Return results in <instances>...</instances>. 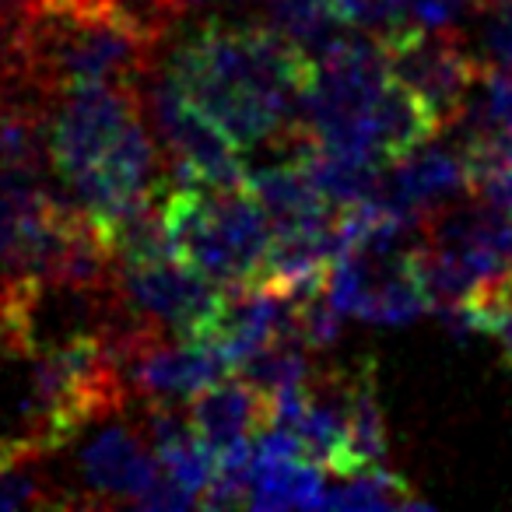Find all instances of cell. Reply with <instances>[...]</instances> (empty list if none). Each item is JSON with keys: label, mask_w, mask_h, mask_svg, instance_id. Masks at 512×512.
Returning <instances> with one entry per match:
<instances>
[{"label": "cell", "mask_w": 512, "mask_h": 512, "mask_svg": "<svg viewBox=\"0 0 512 512\" xmlns=\"http://www.w3.org/2000/svg\"><path fill=\"white\" fill-rule=\"evenodd\" d=\"M165 71L239 151L271 148L295 158L309 141L299 99L313 57L271 25H204L172 50Z\"/></svg>", "instance_id": "6da1fadb"}, {"label": "cell", "mask_w": 512, "mask_h": 512, "mask_svg": "<svg viewBox=\"0 0 512 512\" xmlns=\"http://www.w3.org/2000/svg\"><path fill=\"white\" fill-rule=\"evenodd\" d=\"M155 43L113 18L99 0H43L11 29V71L57 99L78 85H141Z\"/></svg>", "instance_id": "7a4b0ae2"}, {"label": "cell", "mask_w": 512, "mask_h": 512, "mask_svg": "<svg viewBox=\"0 0 512 512\" xmlns=\"http://www.w3.org/2000/svg\"><path fill=\"white\" fill-rule=\"evenodd\" d=\"M162 221L179 260L221 288L256 285L274 242L271 218L242 186H172Z\"/></svg>", "instance_id": "3957f363"}, {"label": "cell", "mask_w": 512, "mask_h": 512, "mask_svg": "<svg viewBox=\"0 0 512 512\" xmlns=\"http://www.w3.org/2000/svg\"><path fill=\"white\" fill-rule=\"evenodd\" d=\"M141 102L148 106L162 151L169 155L165 158V176L172 179V186L225 190V186L246 183V165H242L232 137L179 92L169 71L151 78V88L141 92Z\"/></svg>", "instance_id": "277c9868"}, {"label": "cell", "mask_w": 512, "mask_h": 512, "mask_svg": "<svg viewBox=\"0 0 512 512\" xmlns=\"http://www.w3.org/2000/svg\"><path fill=\"white\" fill-rule=\"evenodd\" d=\"M137 85H78L53 99L46 116V148L50 165L64 183L85 176L123 134L134 116H141Z\"/></svg>", "instance_id": "5b68a950"}, {"label": "cell", "mask_w": 512, "mask_h": 512, "mask_svg": "<svg viewBox=\"0 0 512 512\" xmlns=\"http://www.w3.org/2000/svg\"><path fill=\"white\" fill-rule=\"evenodd\" d=\"M390 78L411 88L442 127L460 120L484 64L463 50L456 32L404 29L383 39Z\"/></svg>", "instance_id": "8992f818"}, {"label": "cell", "mask_w": 512, "mask_h": 512, "mask_svg": "<svg viewBox=\"0 0 512 512\" xmlns=\"http://www.w3.org/2000/svg\"><path fill=\"white\" fill-rule=\"evenodd\" d=\"M113 288L127 306L158 323L165 334L190 341L204 334L221 302V285H214L179 256L116 267Z\"/></svg>", "instance_id": "52a82bcc"}, {"label": "cell", "mask_w": 512, "mask_h": 512, "mask_svg": "<svg viewBox=\"0 0 512 512\" xmlns=\"http://www.w3.org/2000/svg\"><path fill=\"white\" fill-rule=\"evenodd\" d=\"M102 421L74 453V477L81 488L74 491V509L137 505L162 474L141 421Z\"/></svg>", "instance_id": "ba28073f"}, {"label": "cell", "mask_w": 512, "mask_h": 512, "mask_svg": "<svg viewBox=\"0 0 512 512\" xmlns=\"http://www.w3.org/2000/svg\"><path fill=\"white\" fill-rule=\"evenodd\" d=\"M232 369L228 355L214 344L162 334L130 355L120 372L137 400H193Z\"/></svg>", "instance_id": "9c48e42d"}, {"label": "cell", "mask_w": 512, "mask_h": 512, "mask_svg": "<svg viewBox=\"0 0 512 512\" xmlns=\"http://www.w3.org/2000/svg\"><path fill=\"white\" fill-rule=\"evenodd\" d=\"M460 193H467V162L463 151L435 148L432 141L400 155L390 162V172L379 186V204L404 218L425 221L432 211L453 204Z\"/></svg>", "instance_id": "30bf717a"}, {"label": "cell", "mask_w": 512, "mask_h": 512, "mask_svg": "<svg viewBox=\"0 0 512 512\" xmlns=\"http://www.w3.org/2000/svg\"><path fill=\"white\" fill-rule=\"evenodd\" d=\"M274 421L271 397L256 390L249 379H218L214 386L200 390L190 404V425L214 453L249 442Z\"/></svg>", "instance_id": "8fae6325"}, {"label": "cell", "mask_w": 512, "mask_h": 512, "mask_svg": "<svg viewBox=\"0 0 512 512\" xmlns=\"http://www.w3.org/2000/svg\"><path fill=\"white\" fill-rule=\"evenodd\" d=\"M246 190L271 218L274 235L320 228L337 214V207H330L320 197V190L313 186L299 158H278L264 169L246 172Z\"/></svg>", "instance_id": "7c38bea8"}, {"label": "cell", "mask_w": 512, "mask_h": 512, "mask_svg": "<svg viewBox=\"0 0 512 512\" xmlns=\"http://www.w3.org/2000/svg\"><path fill=\"white\" fill-rule=\"evenodd\" d=\"M442 123L435 113L400 81H386L369 106V151L379 165L397 162L400 155L428 144Z\"/></svg>", "instance_id": "4fadbf2b"}, {"label": "cell", "mask_w": 512, "mask_h": 512, "mask_svg": "<svg viewBox=\"0 0 512 512\" xmlns=\"http://www.w3.org/2000/svg\"><path fill=\"white\" fill-rule=\"evenodd\" d=\"M348 442L355 470L386 467V421L376 397L372 362H362V369L348 372Z\"/></svg>", "instance_id": "5bb4252c"}, {"label": "cell", "mask_w": 512, "mask_h": 512, "mask_svg": "<svg viewBox=\"0 0 512 512\" xmlns=\"http://www.w3.org/2000/svg\"><path fill=\"white\" fill-rule=\"evenodd\" d=\"M467 193L484 207L512 214V134H474L463 141Z\"/></svg>", "instance_id": "9a60e30c"}, {"label": "cell", "mask_w": 512, "mask_h": 512, "mask_svg": "<svg viewBox=\"0 0 512 512\" xmlns=\"http://www.w3.org/2000/svg\"><path fill=\"white\" fill-rule=\"evenodd\" d=\"M235 369H239V376L249 379L256 390H264L267 397L285 393V390H302V386H309V379H313L306 344L292 334L264 344V348L253 351L249 358H242Z\"/></svg>", "instance_id": "2e32d148"}, {"label": "cell", "mask_w": 512, "mask_h": 512, "mask_svg": "<svg viewBox=\"0 0 512 512\" xmlns=\"http://www.w3.org/2000/svg\"><path fill=\"white\" fill-rule=\"evenodd\" d=\"M267 8V25L292 39L309 57H320L337 39V15L330 11V0H260Z\"/></svg>", "instance_id": "e0dca14e"}, {"label": "cell", "mask_w": 512, "mask_h": 512, "mask_svg": "<svg viewBox=\"0 0 512 512\" xmlns=\"http://www.w3.org/2000/svg\"><path fill=\"white\" fill-rule=\"evenodd\" d=\"M323 505L330 509H407V505H425V498L411 495V488L386 467H369L344 474V484L327 491Z\"/></svg>", "instance_id": "ac0fdd59"}, {"label": "cell", "mask_w": 512, "mask_h": 512, "mask_svg": "<svg viewBox=\"0 0 512 512\" xmlns=\"http://www.w3.org/2000/svg\"><path fill=\"white\" fill-rule=\"evenodd\" d=\"M467 137L474 134H512V74L484 67L460 113Z\"/></svg>", "instance_id": "d6986e66"}, {"label": "cell", "mask_w": 512, "mask_h": 512, "mask_svg": "<svg viewBox=\"0 0 512 512\" xmlns=\"http://www.w3.org/2000/svg\"><path fill=\"white\" fill-rule=\"evenodd\" d=\"M102 8L109 11L113 18H120L123 25L144 36L148 43H162L176 22L183 18V8H179V0H99Z\"/></svg>", "instance_id": "ffe728a7"}, {"label": "cell", "mask_w": 512, "mask_h": 512, "mask_svg": "<svg viewBox=\"0 0 512 512\" xmlns=\"http://www.w3.org/2000/svg\"><path fill=\"white\" fill-rule=\"evenodd\" d=\"M330 11L341 25L376 39L397 36L407 29L404 15H400V0H330Z\"/></svg>", "instance_id": "44dd1931"}, {"label": "cell", "mask_w": 512, "mask_h": 512, "mask_svg": "<svg viewBox=\"0 0 512 512\" xmlns=\"http://www.w3.org/2000/svg\"><path fill=\"white\" fill-rule=\"evenodd\" d=\"M481 64L512 74V0H481Z\"/></svg>", "instance_id": "7402d4cb"}, {"label": "cell", "mask_w": 512, "mask_h": 512, "mask_svg": "<svg viewBox=\"0 0 512 512\" xmlns=\"http://www.w3.org/2000/svg\"><path fill=\"white\" fill-rule=\"evenodd\" d=\"M32 463L0 467V509H29V505H60L57 484L32 470Z\"/></svg>", "instance_id": "603a6c76"}, {"label": "cell", "mask_w": 512, "mask_h": 512, "mask_svg": "<svg viewBox=\"0 0 512 512\" xmlns=\"http://www.w3.org/2000/svg\"><path fill=\"white\" fill-rule=\"evenodd\" d=\"M481 0H400V15L407 29L456 32L467 18L477 15Z\"/></svg>", "instance_id": "cb8c5ba5"}, {"label": "cell", "mask_w": 512, "mask_h": 512, "mask_svg": "<svg viewBox=\"0 0 512 512\" xmlns=\"http://www.w3.org/2000/svg\"><path fill=\"white\" fill-rule=\"evenodd\" d=\"M470 309H474L477 334H488L505 362L512 365V288L484 295V299L470 302Z\"/></svg>", "instance_id": "d4e9b609"}, {"label": "cell", "mask_w": 512, "mask_h": 512, "mask_svg": "<svg viewBox=\"0 0 512 512\" xmlns=\"http://www.w3.org/2000/svg\"><path fill=\"white\" fill-rule=\"evenodd\" d=\"M11 29H15V18L0 15V74L11 71Z\"/></svg>", "instance_id": "484cf974"}, {"label": "cell", "mask_w": 512, "mask_h": 512, "mask_svg": "<svg viewBox=\"0 0 512 512\" xmlns=\"http://www.w3.org/2000/svg\"><path fill=\"white\" fill-rule=\"evenodd\" d=\"M36 4H43V0H0V15H4V18H18L22 11L36 8Z\"/></svg>", "instance_id": "4316f807"}, {"label": "cell", "mask_w": 512, "mask_h": 512, "mask_svg": "<svg viewBox=\"0 0 512 512\" xmlns=\"http://www.w3.org/2000/svg\"><path fill=\"white\" fill-rule=\"evenodd\" d=\"M4 288H8V274H4V267H0V295H4Z\"/></svg>", "instance_id": "83f0119b"}]
</instances>
